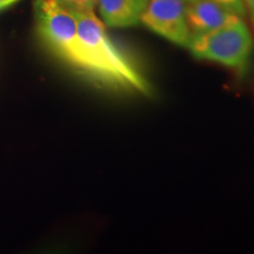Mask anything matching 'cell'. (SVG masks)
<instances>
[{
	"instance_id": "6da1fadb",
	"label": "cell",
	"mask_w": 254,
	"mask_h": 254,
	"mask_svg": "<svg viewBox=\"0 0 254 254\" xmlns=\"http://www.w3.org/2000/svg\"><path fill=\"white\" fill-rule=\"evenodd\" d=\"M73 13L77 18L78 34L86 55L88 74L122 90L151 95L150 82L113 43L94 11Z\"/></svg>"
},
{
	"instance_id": "7a4b0ae2",
	"label": "cell",
	"mask_w": 254,
	"mask_h": 254,
	"mask_svg": "<svg viewBox=\"0 0 254 254\" xmlns=\"http://www.w3.org/2000/svg\"><path fill=\"white\" fill-rule=\"evenodd\" d=\"M187 49L196 59L220 64L241 75L249 67L254 41L240 19L227 26L192 36Z\"/></svg>"
},
{
	"instance_id": "3957f363",
	"label": "cell",
	"mask_w": 254,
	"mask_h": 254,
	"mask_svg": "<svg viewBox=\"0 0 254 254\" xmlns=\"http://www.w3.org/2000/svg\"><path fill=\"white\" fill-rule=\"evenodd\" d=\"M37 27L41 39L59 58L88 73L75 14L56 0H37Z\"/></svg>"
},
{
	"instance_id": "277c9868",
	"label": "cell",
	"mask_w": 254,
	"mask_h": 254,
	"mask_svg": "<svg viewBox=\"0 0 254 254\" xmlns=\"http://www.w3.org/2000/svg\"><path fill=\"white\" fill-rule=\"evenodd\" d=\"M186 0H150L140 23L148 30L176 44L187 47L190 37L186 18Z\"/></svg>"
},
{
	"instance_id": "5b68a950",
	"label": "cell",
	"mask_w": 254,
	"mask_h": 254,
	"mask_svg": "<svg viewBox=\"0 0 254 254\" xmlns=\"http://www.w3.org/2000/svg\"><path fill=\"white\" fill-rule=\"evenodd\" d=\"M186 18L192 36L207 33L243 19L213 0H194L186 5Z\"/></svg>"
},
{
	"instance_id": "8992f818",
	"label": "cell",
	"mask_w": 254,
	"mask_h": 254,
	"mask_svg": "<svg viewBox=\"0 0 254 254\" xmlns=\"http://www.w3.org/2000/svg\"><path fill=\"white\" fill-rule=\"evenodd\" d=\"M150 0H97L103 21L107 26L125 28L140 23Z\"/></svg>"
},
{
	"instance_id": "52a82bcc",
	"label": "cell",
	"mask_w": 254,
	"mask_h": 254,
	"mask_svg": "<svg viewBox=\"0 0 254 254\" xmlns=\"http://www.w3.org/2000/svg\"><path fill=\"white\" fill-rule=\"evenodd\" d=\"M72 12H92L97 7V0H56Z\"/></svg>"
},
{
	"instance_id": "ba28073f",
	"label": "cell",
	"mask_w": 254,
	"mask_h": 254,
	"mask_svg": "<svg viewBox=\"0 0 254 254\" xmlns=\"http://www.w3.org/2000/svg\"><path fill=\"white\" fill-rule=\"evenodd\" d=\"M213 1L241 18L246 13V6L244 0H213Z\"/></svg>"
},
{
	"instance_id": "9c48e42d",
	"label": "cell",
	"mask_w": 254,
	"mask_h": 254,
	"mask_svg": "<svg viewBox=\"0 0 254 254\" xmlns=\"http://www.w3.org/2000/svg\"><path fill=\"white\" fill-rule=\"evenodd\" d=\"M244 2H245V6H247V9H249L251 20H252L254 27V0H244Z\"/></svg>"
},
{
	"instance_id": "30bf717a",
	"label": "cell",
	"mask_w": 254,
	"mask_h": 254,
	"mask_svg": "<svg viewBox=\"0 0 254 254\" xmlns=\"http://www.w3.org/2000/svg\"><path fill=\"white\" fill-rule=\"evenodd\" d=\"M7 1H9V0H0V5H2L4 2H7Z\"/></svg>"
},
{
	"instance_id": "8fae6325",
	"label": "cell",
	"mask_w": 254,
	"mask_h": 254,
	"mask_svg": "<svg viewBox=\"0 0 254 254\" xmlns=\"http://www.w3.org/2000/svg\"><path fill=\"white\" fill-rule=\"evenodd\" d=\"M186 1H189V2H190V1H194V0H186Z\"/></svg>"
}]
</instances>
